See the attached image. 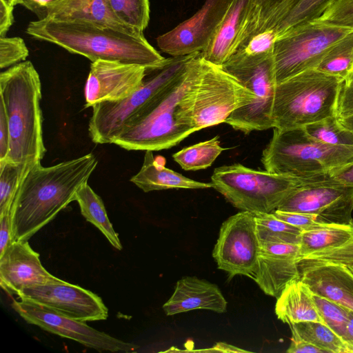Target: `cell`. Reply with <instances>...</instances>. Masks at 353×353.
Returning <instances> with one entry per match:
<instances>
[{
	"instance_id": "cell-1",
	"label": "cell",
	"mask_w": 353,
	"mask_h": 353,
	"mask_svg": "<svg viewBox=\"0 0 353 353\" xmlns=\"http://www.w3.org/2000/svg\"><path fill=\"white\" fill-rule=\"evenodd\" d=\"M98 165L92 153L50 167H30L21 179L12 207L14 241H28L75 201Z\"/></svg>"
},
{
	"instance_id": "cell-2",
	"label": "cell",
	"mask_w": 353,
	"mask_h": 353,
	"mask_svg": "<svg viewBox=\"0 0 353 353\" xmlns=\"http://www.w3.org/2000/svg\"><path fill=\"white\" fill-rule=\"evenodd\" d=\"M203 61L196 53L114 143L127 150L156 151L170 148L196 132L193 108Z\"/></svg>"
},
{
	"instance_id": "cell-3",
	"label": "cell",
	"mask_w": 353,
	"mask_h": 353,
	"mask_svg": "<svg viewBox=\"0 0 353 353\" xmlns=\"http://www.w3.org/2000/svg\"><path fill=\"white\" fill-rule=\"evenodd\" d=\"M26 33L34 39L53 43L92 62L100 59L119 61L154 70L163 67L169 60L148 43L143 33L86 21L48 17L30 21Z\"/></svg>"
},
{
	"instance_id": "cell-4",
	"label": "cell",
	"mask_w": 353,
	"mask_h": 353,
	"mask_svg": "<svg viewBox=\"0 0 353 353\" xmlns=\"http://www.w3.org/2000/svg\"><path fill=\"white\" fill-rule=\"evenodd\" d=\"M41 100L40 77L31 61L20 62L1 72L0 101L10 132L9 150L3 161L28 166L41 163L46 152Z\"/></svg>"
},
{
	"instance_id": "cell-5",
	"label": "cell",
	"mask_w": 353,
	"mask_h": 353,
	"mask_svg": "<svg viewBox=\"0 0 353 353\" xmlns=\"http://www.w3.org/2000/svg\"><path fill=\"white\" fill-rule=\"evenodd\" d=\"M261 162L271 173L301 180L321 179L330 176L332 170L353 163V146L322 143L309 135L303 127L274 128Z\"/></svg>"
},
{
	"instance_id": "cell-6",
	"label": "cell",
	"mask_w": 353,
	"mask_h": 353,
	"mask_svg": "<svg viewBox=\"0 0 353 353\" xmlns=\"http://www.w3.org/2000/svg\"><path fill=\"white\" fill-rule=\"evenodd\" d=\"M344 80L314 68L277 84L272 110L273 128L304 127L336 116Z\"/></svg>"
},
{
	"instance_id": "cell-7",
	"label": "cell",
	"mask_w": 353,
	"mask_h": 353,
	"mask_svg": "<svg viewBox=\"0 0 353 353\" xmlns=\"http://www.w3.org/2000/svg\"><path fill=\"white\" fill-rule=\"evenodd\" d=\"M196 54L169 58L165 65L152 70V75L146 76L142 85L126 99L94 105L88 124L89 136L92 142L114 143L184 70Z\"/></svg>"
},
{
	"instance_id": "cell-8",
	"label": "cell",
	"mask_w": 353,
	"mask_h": 353,
	"mask_svg": "<svg viewBox=\"0 0 353 353\" xmlns=\"http://www.w3.org/2000/svg\"><path fill=\"white\" fill-rule=\"evenodd\" d=\"M222 68L255 94L251 103L236 110L225 123L245 134L273 128L272 110L277 85L273 51L235 52Z\"/></svg>"
},
{
	"instance_id": "cell-9",
	"label": "cell",
	"mask_w": 353,
	"mask_h": 353,
	"mask_svg": "<svg viewBox=\"0 0 353 353\" xmlns=\"http://www.w3.org/2000/svg\"><path fill=\"white\" fill-rule=\"evenodd\" d=\"M303 180L268 171H259L240 163L214 169L213 188L241 211L272 213Z\"/></svg>"
},
{
	"instance_id": "cell-10",
	"label": "cell",
	"mask_w": 353,
	"mask_h": 353,
	"mask_svg": "<svg viewBox=\"0 0 353 353\" xmlns=\"http://www.w3.org/2000/svg\"><path fill=\"white\" fill-rule=\"evenodd\" d=\"M352 30L315 19L287 30L273 48L276 84L316 68L331 46Z\"/></svg>"
},
{
	"instance_id": "cell-11",
	"label": "cell",
	"mask_w": 353,
	"mask_h": 353,
	"mask_svg": "<svg viewBox=\"0 0 353 353\" xmlns=\"http://www.w3.org/2000/svg\"><path fill=\"white\" fill-rule=\"evenodd\" d=\"M254 99L255 94L222 66L204 60L193 108L196 131L225 123L233 112Z\"/></svg>"
},
{
	"instance_id": "cell-12",
	"label": "cell",
	"mask_w": 353,
	"mask_h": 353,
	"mask_svg": "<svg viewBox=\"0 0 353 353\" xmlns=\"http://www.w3.org/2000/svg\"><path fill=\"white\" fill-rule=\"evenodd\" d=\"M276 210L310 214L324 224L350 225L353 221V185L330 175L321 179L303 180Z\"/></svg>"
},
{
	"instance_id": "cell-13",
	"label": "cell",
	"mask_w": 353,
	"mask_h": 353,
	"mask_svg": "<svg viewBox=\"0 0 353 353\" xmlns=\"http://www.w3.org/2000/svg\"><path fill=\"white\" fill-rule=\"evenodd\" d=\"M259 250L254 214L241 211L221 225L212 256L230 279L236 275L252 278Z\"/></svg>"
},
{
	"instance_id": "cell-14",
	"label": "cell",
	"mask_w": 353,
	"mask_h": 353,
	"mask_svg": "<svg viewBox=\"0 0 353 353\" xmlns=\"http://www.w3.org/2000/svg\"><path fill=\"white\" fill-rule=\"evenodd\" d=\"M11 306L28 323L99 352H128L138 347L134 343L125 342L95 330L87 325L86 322L70 318L28 300H13Z\"/></svg>"
},
{
	"instance_id": "cell-15",
	"label": "cell",
	"mask_w": 353,
	"mask_h": 353,
	"mask_svg": "<svg viewBox=\"0 0 353 353\" xmlns=\"http://www.w3.org/2000/svg\"><path fill=\"white\" fill-rule=\"evenodd\" d=\"M18 296L83 322L105 320L108 316L98 295L66 281L27 288Z\"/></svg>"
},
{
	"instance_id": "cell-16",
	"label": "cell",
	"mask_w": 353,
	"mask_h": 353,
	"mask_svg": "<svg viewBox=\"0 0 353 353\" xmlns=\"http://www.w3.org/2000/svg\"><path fill=\"white\" fill-rule=\"evenodd\" d=\"M231 1L205 0L192 17L157 38L159 48L173 57L201 52L210 43Z\"/></svg>"
},
{
	"instance_id": "cell-17",
	"label": "cell",
	"mask_w": 353,
	"mask_h": 353,
	"mask_svg": "<svg viewBox=\"0 0 353 353\" xmlns=\"http://www.w3.org/2000/svg\"><path fill=\"white\" fill-rule=\"evenodd\" d=\"M148 68L119 61L92 62L85 85V107L126 99L143 83Z\"/></svg>"
},
{
	"instance_id": "cell-18",
	"label": "cell",
	"mask_w": 353,
	"mask_h": 353,
	"mask_svg": "<svg viewBox=\"0 0 353 353\" xmlns=\"http://www.w3.org/2000/svg\"><path fill=\"white\" fill-rule=\"evenodd\" d=\"M64 281L46 270L39 254L28 241H14L0 255V284L9 295H18L27 288Z\"/></svg>"
},
{
	"instance_id": "cell-19",
	"label": "cell",
	"mask_w": 353,
	"mask_h": 353,
	"mask_svg": "<svg viewBox=\"0 0 353 353\" xmlns=\"http://www.w3.org/2000/svg\"><path fill=\"white\" fill-rule=\"evenodd\" d=\"M259 243V253L252 279L265 294L277 299L290 281L299 278V244Z\"/></svg>"
},
{
	"instance_id": "cell-20",
	"label": "cell",
	"mask_w": 353,
	"mask_h": 353,
	"mask_svg": "<svg viewBox=\"0 0 353 353\" xmlns=\"http://www.w3.org/2000/svg\"><path fill=\"white\" fill-rule=\"evenodd\" d=\"M299 279L312 292L353 311V273L337 263H298Z\"/></svg>"
},
{
	"instance_id": "cell-21",
	"label": "cell",
	"mask_w": 353,
	"mask_h": 353,
	"mask_svg": "<svg viewBox=\"0 0 353 353\" xmlns=\"http://www.w3.org/2000/svg\"><path fill=\"white\" fill-rule=\"evenodd\" d=\"M227 301L219 287L196 276H185L176 282L171 297L163 309L168 316L194 310H207L223 313Z\"/></svg>"
},
{
	"instance_id": "cell-22",
	"label": "cell",
	"mask_w": 353,
	"mask_h": 353,
	"mask_svg": "<svg viewBox=\"0 0 353 353\" xmlns=\"http://www.w3.org/2000/svg\"><path fill=\"white\" fill-rule=\"evenodd\" d=\"M252 0H232L207 48L200 52L206 61L222 66L235 52Z\"/></svg>"
},
{
	"instance_id": "cell-23",
	"label": "cell",
	"mask_w": 353,
	"mask_h": 353,
	"mask_svg": "<svg viewBox=\"0 0 353 353\" xmlns=\"http://www.w3.org/2000/svg\"><path fill=\"white\" fill-rule=\"evenodd\" d=\"M297 1L252 0L236 51L253 39L272 38L276 40L277 27Z\"/></svg>"
},
{
	"instance_id": "cell-24",
	"label": "cell",
	"mask_w": 353,
	"mask_h": 353,
	"mask_svg": "<svg viewBox=\"0 0 353 353\" xmlns=\"http://www.w3.org/2000/svg\"><path fill=\"white\" fill-rule=\"evenodd\" d=\"M277 318L289 325L303 321L325 324L313 299V292L299 278L290 281L276 299Z\"/></svg>"
},
{
	"instance_id": "cell-25",
	"label": "cell",
	"mask_w": 353,
	"mask_h": 353,
	"mask_svg": "<svg viewBox=\"0 0 353 353\" xmlns=\"http://www.w3.org/2000/svg\"><path fill=\"white\" fill-rule=\"evenodd\" d=\"M48 17L62 21H82L134 33L111 10L109 0H61L50 10Z\"/></svg>"
},
{
	"instance_id": "cell-26",
	"label": "cell",
	"mask_w": 353,
	"mask_h": 353,
	"mask_svg": "<svg viewBox=\"0 0 353 353\" xmlns=\"http://www.w3.org/2000/svg\"><path fill=\"white\" fill-rule=\"evenodd\" d=\"M153 151L146 150L140 170L130 181L145 192L174 188L205 189L213 188L212 183H203L187 178L160 164Z\"/></svg>"
},
{
	"instance_id": "cell-27",
	"label": "cell",
	"mask_w": 353,
	"mask_h": 353,
	"mask_svg": "<svg viewBox=\"0 0 353 353\" xmlns=\"http://www.w3.org/2000/svg\"><path fill=\"white\" fill-rule=\"evenodd\" d=\"M351 236V228L348 225L325 224L303 230L300 236L298 261L313 253L339 248L349 241Z\"/></svg>"
},
{
	"instance_id": "cell-28",
	"label": "cell",
	"mask_w": 353,
	"mask_h": 353,
	"mask_svg": "<svg viewBox=\"0 0 353 353\" xmlns=\"http://www.w3.org/2000/svg\"><path fill=\"white\" fill-rule=\"evenodd\" d=\"M75 201L79 203L81 213L85 219L97 227L114 248L121 250V243L108 217L104 203L88 183L78 190Z\"/></svg>"
},
{
	"instance_id": "cell-29",
	"label": "cell",
	"mask_w": 353,
	"mask_h": 353,
	"mask_svg": "<svg viewBox=\"0 0 353 353\" xmlns=\"http://www.w3.org/2000/svg\"><path fill=\"white\" fill-rule=\"evenodd\" d=\"M292 338L310 343L325 353L347 352L342 339L327 325L316 321H303L290 325Z\"/></svg>"
},
{
	"instance_id": "cell-30",
	"label": "cell",
	"mask_w": 353,
	"mask_h": 353,
	"mask_svg": "<svg viewBox=\"0 0 353 353\" xmlns=\"http://www.w3.org/2000/svg\"><path fill=\"white\" fill-rule=\"evenodd\" d=\"M253 213L259 243L299 244L301 229L278 219L273 213Z\"/></svg>"
},
{
	"instance_id": "cell-31",
	"label": "cell",
	"mask_w": 353,
	"mask_h": 353,
	"mask_svg": "<svg viewBox=\"0 0 353 353\" xmlns=\"http://www.w3.org/2000/svg\"><path fill=\"white\" fill-rule=\"evenodd\" d=\"M226 150L220 145L219 137L184 148L172 155L174 160L185 170H199L212 165L219 154Z\"/></svg>"
},
{
	"instance_id": "cell-32",
	"label": "cell",
	"mask_w": 353,
	"mask_h": 353,
	"mask_svg": "<svg viewBox=\"0 0 353 353\" xmlns=\"http://www.w3.org/2000/svg\"><path fill=\"white\" fill-rule=\"evenodd\" d=\"M316 69L344 79L353 72V30L331 46Z\"/></svg>"
},
{
	"instance_id": "cell-33",
	"label": "cell",
	"mask_w": 353,
	"mask_h": 353,
	"mask_svg": "<svg viewBox=\"0 0 353 353\" xmlns=\"http://www.w3.org/2000/svg\"><path fill=\"white\" fill-rule=\"evenodd\" d=\"M114 16L128 28L143 32L150 21L149 0H109Z\"/></svg>"
},
{
	"instance_id": "cell-34",
	"label": "cell",
	"mask_w": 353,
	"mask_h": 353,
	"mask_svg": "<svg viewBox=\"0 0 353 353\" xmlns=\"http://www.w3.org/2000/svg\"><path fill=\"white\" fill-rule=\"evenodd\" d=\"M315 139L330 145L353 146V132L336 116L330 117L303 127Z\"/></svg>"
},
{
	"instance_id": "cell-35",
	"label": "cell",
	"mask_w": 353,
	"mask_h": 353,
	"mask_svg": "<svg viewBox=\"0 0 353 353\" xmlns=\"http://www.w3.org/2000/svg\"><path fill=\"white\" fill-rule=\"evenodd\" d=\"M32 166L0 162V214L12 210L22 178Z\"/></svg>"
},
{
	"instance_id": "cell-36",
	"label": "cell",
	"mask_w": 353,
	"mask_h": 353,
	"mask_svg": "<svg viewBox=\"0 0 353 353\" xmlns=\"http://www.w3.org/2000/svg\"><path fill=\"white\" fill-rule=\"evenodd\" d=\"M334 0H298L276 30V39L299 24L318 19Z\"/></svg>"
},
{
	"instance_id": "cell-37",
	"label": "cell",
	"mask_w": 353,
	"mask_h": 353,
	"mask_svg": "<svg viewBox=\"0 0 353 353\" xmlns=\"http://www.w3.org/2000/svg\"><path fill=\"white\" fill-rule=\"evenodd\" d=\"M313 299L325 324L344 341L350 310L314 293Z\"/></svg>"
},
{
	"instance_id": "cell-38",
	"label": "cell",
	"mask_w": 353,
	"mask_h": 353,
	"mask_svg": "<svg viewBox=\"0 0 353 353\" xmlns=\"http://www.w3.org/2000/svg\"><path fill=\"white\" fill-rule=\"evenodd\" d=\"M350 225L352 236L349 241L339 248L315 252L301 258L298 263L304 264L337 263L347 267L353 265V221Z\"/></svg>"
},
{
	"instance_id": "cell-39",
	"label": "cell",
	"mask_w": 353,
	"mask_h": 353,
	"mask_svg": "<svg viewBox=\"0 0 353 353\" xmlns=\"http://www.w3.org/2000/svg\"><path fill=\"white\" fill-rule=\"evenodd\" d=\"M29 50L19 37H0V68H10L26 61Z\"/></svg>"
},
{
	"instance_id": "cell-40",
	"label": "cell",
	"mask_w": 353,
	"mask_h": 353,
	"mask_svg": "<svg viewBox=\"0 0 353 353\" xmlns=\"http://www.w3.org/2000/svg\"><path fill=\"white\" fill-rule=\"evenodd\" d=\"M316 20L353 29V0H334Z\"/></svg>"
},
{
	"instance_id": "cell-41",
	"label": "cell",
	"mask_w": 353,
	"mask_h": 353,
	"mask_svg": "<svg viewBox=\"0 0 353 353\" xmlns=\"http://www.w3.org/2000/svg\"><path fill=\"white\" fill-rule=\"evenodd\" d=\"M278 219L303 230H311L325 225L317 216L305 213L285 212L276 210L273 212Z\"/></svg>"
},
{
	"instance_id": "cell-42",
	"label": "cell",
	"mask_w": 353,
	"mask_h": 353,
	"mask_svg": "<svg viewBox=\"0 0 353 353\" xmlns=\"http://www.w3.org/2000/svg\"><path fill=\"white\" fill-rule=\"evenodd\" d=\"M353 114V72L343 81L338 104L339 118Z\"/></svg>"
},
{
	"instance_id": "cell-43",
	"label": "cell",
	"mask_w": 353,
	"mask_h": 353,
	"mask_svg": "<svg viewBox=\"0 0 353 353\" xmlns=\"http://www.w3.org/2000/svg\"><path fill=\"white\" fill-rule=\"evenodd\" d=\"M61 0H16V5H21L33 12L39 20L48 17L50 10Z\"/></svg>"
},
{
	"instance_id": "cell-44",
	"label": "cell",
	"mask_w": 353,
	"mask_h": 353,
	"mask_svg": "<svg viewBox=\"0 0 353 353\" xmlns=\"http://www.w3.org/2000/svg\"><path fill=\"white\" fill-rule=\"evenodd\" d=\"M11 211L0 214V255L14 242Z\"/></svg>"
},
{
	"instance_id": "cell-45",
	"label": "cell",
	"mask_w": 353,
	"mask_h": 353,
	"mask_svg": "<svg viewBox=\"0 0 353 353\" xmlns=\"http://www.w3.org/2000/svg\"><path fill=\"white\" fill-rule=\"evenodd\" d=\"M9 125L4 105L0 101V161L6 159L9 150Z\"/></svg>"
},
{
	"instance_id": "cell-46",
	"label": "cell",
	"mask_w": 353,
	"mask_h": 353,
	"mask_svg": "<svg viewBox=\"0 0 353 353\" xmlns=\"http://www.w3.org/2000/svg\"><path fill=\"white\" fill-rule=\"evenodd\" d=\"M13 7L0 0V37H5L14 23Z\"/></svg>"
},
{
	"instance_id": "cell-47",
	"label": "cell",
	"mask_w": 353,
	"mask_h": 353,
	"mask_svg": "<svg viewBox=\"0 0 353 353\" xmlns=\"http://www.w3.org/2000/svg\"><path fill=\"white\" fill-rule=\"evenodd\" d=\"M288 353H325L316 345L299 339H291V343L286 351Z\"/></svg>"
},
{
	"instance_id": "cell-48",
	"label": "cell",
	"mask_w": 353,
	"mask_h": 353,
	"mask_svg": "<svg viewBox=\"0 0 353 353\" xmlns=\"http://www.w3.org/2000/svg\"><path fill=\"white\" fill-rule=\"evenodd\" d=\"M330 175L342 183L353 185V163L332 170Z\"/></svg>"
},
{
	"instance_id": "cell-49",
	"label": "cell",
	"mask_w": 353,
	"mask_h": 353,
	"mask_svg": "<svg viewBox=\"0 0 353 353\" xmlns=\"http://www.w3.org/2000/svg\"><path fill=\"white\" fill-rule=\"evenodd\" d=\"M343 342L347 349V353H353V311L352 310L349 312L345 337Z\"/></svg>"
},
{
	"instance_id": "cell-50",
	"label": "cell",
	"mask_w": 353,
	"mask_h": 353,
	"mask_svg": "<svg viewBox=\"0 0 353 353\" xmlns=\"http://www.w3.org/2000/svg\"><path fill=\"white\" fill-rule=\"evenodd\" d=\"M250 352L249 351L240 349L237 347L227 344L223 342L216 343L212 348L203 350H197L196 352Z\"/></svg>"
},
{
	"instance_id": "cell-51",
	"label": "cell",
	"mask_w": 353,
	"mask_h": 353,
	"mask_svg": "<svg viewBox=\"0 0 353 353\" xmlns=\"http://www.w3.org/2000/svg\"><path fill=\"white\" fill-rule=\"evenodd\" d=\"M339 119L341 123L353 132V114Z\"/></svg>"
},
{
	"instance_id": "cell-52",
	"label": "cell",
	"mask_w": 353,
	"mask_h": 353,
	"mask_svg": "<svg viewBox=\"0 0 353 353\" xmlns=\"http://www.w3.org/2000/svg\"><path fill=\"white\" fill-rule=\"evenodd\" d=\"M5 2L8 6L13 7L16 6V0H1Z\"/></svg>"
},
{
	"instance_id": "cell-53",
	"label": "cell",
	"mask_w": 353,
	"mask_h": 353,
	"mask_svg": "<svg viewBox=\"0 0 353 353\" xmlns=\"http://www.w3.org/2000/svg\"><path fill=\"white\" fill-rule=\"evenodd\" d=\"M346 267H347V266H346ZM347 268H348L350 270V271L353 273V265L348 266Z\"/></svg>"
}]
</instances>
